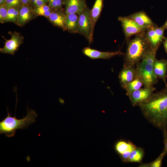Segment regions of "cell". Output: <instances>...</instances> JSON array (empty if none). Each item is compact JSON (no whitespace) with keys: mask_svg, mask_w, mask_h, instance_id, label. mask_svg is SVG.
<instances>
[{"mask_svg":"<svg viewBox=\"0 0 167 167\" xmlns=\"http://www.w3.org/2000/svg\"><path fill=\"white\" fill-rule=\"evenodd\" d=\"M138 106L144 117L153 126L162 131L167 129V87L154 93Z\"/></svg>","mask_w":167,"mask_h":167,"instance_id":"1","label":"cell"},{"mask_svg":"<svg viewBox=\"0 0 167 167\" xmlns=\"http://www.w3.org/2000/svg\"><path fill=\"white\" fill-rule=\"evenodd\" d=\"M145 32L136 35L134 39L128 41L127 49L123 55V65L135 66L150 48Z\"/></svg>","mask_w":167,"mask_h":167,"instance_id":"2","label":"cell"},{"mask_svg":"<svg viewBox=\"0 0 167 167\" xmlns=\"http://www.w3.org/2000/svg\"><path fill=\"white\" fill-rule=\"evenodd\" d=\"M157 50L150 46L141 61L136 65V77L141 79L144 87L153 86L158 82V78L153 70V64Z\"/></svg>","mask_w":167,"mask_h":167,"instance_id":"3","label":"cell"},{"mask_svg":"<svg viewBox=\"0 0 167 167\" xmlns=\"http://www.w3.org/2000/svg\"><path fill=\"white\" fill-rule=\"evenodd\" d=\"M27 114L23 118L17 119L15 116H11L7 108V115L0 122V134H4L8 138L15 136L18 129L27 128L31 124L34 123L38 115L36 112L27 108Z\"/></svg>","mask_w":167,"mask_h":167,"instance_id":"4","label":"cell"},{"mask_svg":"<svg viewBox=\"0 0 167 167\" xmlns=\"http://www.w3.org/2000/svg\"><path fill=\"white\" fill-rule=\"evenodd\" d=\"M91 10L87 6L83 11L78 15V33L83 36L88 40L89 44L93 41V32L92 29Z\"/></svg>","mask_w":167,"mask_h":167,"instance_id":"5","label":"cell"},{"mask_svg":"<svg viewBox=\"0 0 167 167\" xmlns=\"http://www.w3.org/2000/svg\"><path fill=\"white\" fill-rule=\"evenodd\" d=\"M118 20L121 22L126 40H128L133 35L145 32L149 28L142 26L126 16L119 17Z\"/></svg>","mask_w":167,"mask_h":167,"instance_id":"6","label":"cell"},{"mask_svg":"<svg viewBox=\"0 0 167 167\" xmlns=\"http://www.w3.org/2000/svg\"><path fill=\"white\" fill-rule=\"evenodd\" d=\"M165 29L156 24L148 28L145 32L147 38L151 47L158 49L165 38Z\"/></svg>","mask_w":167,"mask_h":167,"instance_id":"7","label":"cell"},{"mask_svg":"<svg viewBox=\"0 0 167 167\" xmlns=\"http://www.w3.org/2000/svg\"><path fill=\"white\" fill-rule=\"evenodd\" d=\"M11 33L10 39H5V45L2 48H0V52L2 54L14 55L18 50L20 46L23 43L24 37L20 34L15 32Z\"/></svg>","mask_w":167,"mask_h":167,"instance_id":"8","label":"cell"},{"mask_svg":"<svg viewBox=\"0 0 167 167\" xmlns=\"http://www.w3.org/2000/svg\"><path fill=\"white\" fill-rule=\"evenodd\" d=\"M156 90V88L152 86L144 87L134 91L128 96L131 105L138 106L148 100Z\"/></svg>","mask_w":167,"mask_h":167,"instance_id":"9","label":"cell"},{"mask_svg":"<svg viewBox=\"0 0 167 167\" xmlns=\"http://www.w3.org/2000/svg\"><path fill=\"white\" fill-rule=\"evenodd\" d=\"M36 17L33 7L30 5H22L19 7L16 24L20 27L23 26Z\"/></svg>","mask_w":167,"mask_h":167,"instance_id":"10","label":"cell"},{"mask_svg":"<svg viewBox=\"0 0 167 167\" xmlns=\"http://www.w3.org/2000/svg\"><path fill=\"white\" fill-rule=\"evenodd\" d=\"M82 52L85 55L92 59H109L116 55H123L124 54L120 50L113 52H101L89 47L83 49Z\"/></svg>","mask_w":167,"mask_h":167,"instance_id":"11","label":"cell"},{"mask_svg":"<svg viewBox=\"0 0 167 167\" xmlns=\"http://www.w3.org/2000/svg\"><path fill=\"white\" fill-rule=\"evenodd\" d=\"M66 14L81 13L87 6L86 0H63Z\"/></svg>","mask_w":167,"mask_h":167,"instance_id":"12","label":"cell"},{"mask_svg":"<svg viewBox=\"0 0 167 167\" xmlns=\"http://www.w3.org/2000/svg\"><path fill=\"white\" fill-rule=\"evenodd\" d=\"M47 19L54 26L66 31V14L62 8L53 10Z\"/></svg>","mask_w":167,"mask_h":167,"instance_id":"13","label":"cell"},{"mask_svg":"<svg viewBox=\"0 0 167 167\" xmlns=\"http://www.w3.org/2000/svg\"><path fill=\"white\" fill-rule=\"evenodd\" d=\"M136 78L135 66L123 65L118 75V79L121 87L122 88L126 84Z\"/></svg>","mask_w":167,"mask_h":167,"instance_id":"14","label":"cell"},{"mask_svg":"<svg viewBox=\"0 0 167 167\" xmlns=\"http://www.w3.org/2000/svg\"><path fill=\"white\" fill-rule=\"evenodd\" d=\"M153 70L155 75L160 79H162L167 87L166 75L167 73V60L156 59L153 64Z\"/></svg>","mask_w":167,"mask_h":167,"instance_id":"15","label":"cell"},{"mask_svg":"<svg viewBox=\"0 0 167 167\" xmlns=\"http://www.w3.org/2000/svg\"><path fill=\"white\" fill-rule=\"evenodd\" d=\"M126 17L142 26L150 28L155 24L143 11L137 12Z\"/></svg>","mask_w":167,"mask_h":167,"instance_id":"16","label":"cell"},{"mask_svg":"<svg viewBox=\"0 0 167 167\" xmlns=\"http://www.w3.org/2000/svg\"><path fill=\"white\" fill-rule=\"evenodd\" d=\"M78 15L76 14H66V31L71 33H78Z\"/></svg>","mask_w":167,"mask_h":167,"instance_id":"17","label":"cell"},{"mask_svg":"<svg viewBox=\"0 0 167 167\" xmlns=\"http://www.w3.org/2000/svg\"><path fill=\"white\" fill-rule=\"evenodd\" d=\"M103 7V0H96L90 11L92 23V29H94L96 22L98 20Z\"/></svg>","mask_w":167,"mask_h":167,"instance_id":"18","label":"cell"},{"mask_svg":"<svg viewBox=\"0 0 167 167\" xmlns=\"http://www.w3.org/2000/svg\"><path fill=\"white\" fill-rule=\"evenodd\" d=\"M136 148V145L130 141L120 140L117 142L115 148L117 152L120 155L126 152H131Z\"/></svg>","mask_w":167,"mask_h":167,"instance_id":"19","label":"cell"},{"mask_svg":"<svg viewBox=\"0 0 167 167\" xmlns=\"http://www.w3.org/2000/svg\"><path fill=\"white\" fill-rule=\"evenodd\" d=\"M143 84L141 79L138 77L126 84L122 88L126 91V95L128 97L133 92L141 88Z\"/></svg>","mask_w":167,"mask_h":167,"instance_id":"20","label":"cell"},{"mask_svg":"<svg viewBox=\"0 0 167 167\" xmlns=\"http://www.w3.org/2000/svg\"><path fill=\"white\" fill-rule=\"evenodd\" d=\"M144 155V151L141 147H137L132 151L127 159V162H141Z\"/></svg>","mask_w":167,"mask_h":167,"instance_id":"21","label":"cell"},{"mask_svg":"<svg viewBox=\"0 0 167 167\" xmlns=\"http://www.w3.org/2000/svg\"><path fill=\"white\" fill-rule=\"evenodd\" d=\"M35 14L36 16H41L48 18L53 10L46 4L33 8Z\"/></svg>","mask_w":167,"mask_h":167,"instance_id":"22","label":"cell"},{"mask_svg":"<svg viewBox=\"0 0 167 167\" xmlns=\"http://www.w3.org/2000/svg\"><path fill=\"white\" fill-rule=\"evenodd\" d=\"M19 7L9 8L6 22H12L16 24L19 13Z\"/></svg>","mask_w":167,"mask_h":167,"instance_id":"23","label":"cell"},{"mask_svg":"<svg viewBox=\"0 0 167 167\" xmlns=\"http://www.w3.org/2000/svg\"><path fill=\"white\" fill-rule=\"evenodd\" d=\"M165 156L161 152L159 156L152 162L148 163H142L139 167H160L164 157Z\"/></svg>","mask_w":167,"mask_h":167,"instance_id":"24","label":"cell"},{"mask_svg":"<svg viewBox=\"0 0 167 167\" xmlns=\"http://www.w3.org/2000/svg\"><path fill=\"white\" fill-rule=\"evenodd\" d=\"M9 8L4 4L0 5V22L3 24L6 22Z\"/></svg>","mask_w":167,"mask_h":167,"instance_id":"25","label":"cell"},{"mask_svg":"<svg viewBox=\"0 0 167 167\" xmlns=\"http://www.w3.org/2000/svg\"><path fill=\"white\" fill-rule=\"evenodd\" d=\"M48 5L53 10L62 8L63 0H48Z\"/></svg>","mask_w":167,"mask_h":167,"instance_id":"26","label":"cell"},{"mask_svg":"<svg viewBox=\"0 0 167 167\" xmlns=\"http://www.w3.org/2000/svg\"><path fill=\"white\" fill-rule=\"evenodd\" d=\"M5 4L9 8L19 7L22 5L21 0H6Z\"/></svg>","mask_w":167,"mask_h":167,"instance_id":"27","label":"cell"},{"mask_svg":"<svg viewBox=\"0 0 167 167\" xmlns=\"http://www.w3.org/2000/svg\"><path fill=\"white\" fill-rule=\"evenodd\" d=\"M163 136L164 148L162 152L165 156L167 155V130L164 129L162 131Z\"/></svg>","mask_w":167,"mask_h":167,"instance_id":"28","label":"cell"},{"mask_svg":"<svg viewBox=\"0 0 167 167\" xmlns=\"http://www.w3.org/2000/svg\"><path fill=\"white\" fill-rule=\"evenodd\" d=\"M163 42L165 52L167 53V37H165L163 40Z\"/></svg>","mask_w":167,"mask_h":167,"instance_id":"29","label":"cell"},{"mask_svg":"<svg viewBox=\"0 0 167 167\" xmlns=\"http://www.w3.org/2000/svg\"><path fill=\"white\" fill-rule=\"evenodd\" d=\"M22 5L30 6L32 0H21Z\"/></svg>","mask_w":167,"mask_h":167,"instance_id":"30","label":"cell"},{"mask_svg":"<svg viewBox=\"0 0 167 167\" xmlns=\"http://www.w3.org/2000/svg\"><path fill=\"white\" fill-rule=\"evenodd\" d=\"M162 27L164 28L165 29H167V20L164 24L162 26Z\"/></svg>","mask_w":167,"mask_h":167,"instance_id":"31","label":"cell"},{"mask_svg":"<svg viewBox=\"0 0 167 167\" xmlns=\"http://www.w3.org/2000/svg\"><path fill=\"white\" fill-rule=\"evenodd\" d=\"M6 0H0V5L5 4Z\"/></svg>","mask_w":167,"mask_h":167,"instance_id":"32","label":"cell"},{"mask_svg":"<svg viewBox=\"0 0 167 167\" xmlns=\"http://www.w3.org/2000/svg\"><path fill=\"white\" fill-rule=\"evenodd\" d=\"M166 78H167V75H166Z\"/></svg>","mask_w":167,"mask_h":167,"instance_id":"33","label":"cell"}]
</instances>
